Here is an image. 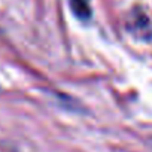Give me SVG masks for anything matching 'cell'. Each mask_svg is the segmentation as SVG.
Here are the masks:
<instances>
[{
  "label": "cell",
  "mask_w": 152,
  "mask_h": 152,
  "mask_svg": "<svg viewBox=\"0 0 152 152\" xmlns=\"http://www.w3.org/2000/svg\"><path fill=\"white\" fill-rule=\"evenodd\" d=\"M70 8L73 14L81 20H88L91 17L90 0H70Z\"/></svg>",
  "instance_id": "6da1fadb"
},
{
  "label": "cell",
  "mask_w": 152,
  "mask_h": 152,
  "mask_svg": "<svg viewBox=\"0 0 152 152\" xmlns=\"http://www.w3.org/2000/svg\"><path fill=\"white\" fill-rule=\"evenodd\" d=\"M149 142H151V146H152V139H151V140H149Z\"/></svg>",
  "instance_id": "7a4b0ae2"
}]
</instances>
